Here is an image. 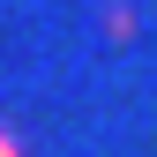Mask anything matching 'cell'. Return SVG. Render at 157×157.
<instances>
[{
    "mask_svg": "<svg viewBox=\"0 0 157 157\" xmlns=\"http://www.w3.org/2000/svg\"><path fill=\"white\" fill-rule=\"evenodd\" d=\"M0 157H23V142H15V135H8V127H0Z\"/></svg>",
    "mask_w": 157,
    "mask_h": 157,
    "instance_id": "1",
    "label": "cell"
}]
</instances>
